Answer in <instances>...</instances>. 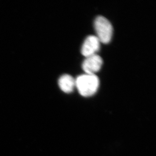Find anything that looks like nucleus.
Wrapping results in <instances>:
<instances>
[{
	"instance_id": "1",
	"label": "nucleus",
	"mask_w": 156,
	"mask_h": 156,
	"mask_svg": "<svg viewBox=\"0 0 156 156\" xmlns=\"http://www.w3.org/2000/svg\"><path fill=\"white\" fill-rule=\"evenodd\" d=\"M75 87L81 96L88 97L93 96L99 87V80L95 74H83L75 80Z\"/></svg>"
},
{
	"instance_id": "4",
	"label": "nucleus",
	"mask_w": 156,
	"mask_h": 156,
	"mask_svg": "<svg viewBox=\"0 0 156 156\" xmlns=\"http://www.w3.org/2000/svg\"><path fill=\"white\" fill-rule=\"evenodd\" d=\"M103 60L100 56L96 54L86 58L83 63V69L88 74H94L100 70Z\"/></svg>"
},
{
	"instance_id": "5",
	"label": "nucleus",
	"mask_w": 156,
	"mask_h": 156,
	"mask_svg": "<svg viewBox=\"0 0 156 156\" xmlns=\"http://www.w3.org/2000/svg\"><path fill=\"white\" fill-rule=\"evenodd\" d=\"M59 86L62 91L66 93L73 91L75 87V80L70 75L64 74L59 78Z\"/></svg>"
},
{
	"instance_id": "3",
	"label": "nucleus",
	"mask_w": 156,
	"mask_h": 156,
	"mask_svg": "<svg viewBox=\"0 0 156 156\" xmlns=\"http://www.w3.org/2000/svg\"><path fill=\"white\" fill-rule=\"evenodd\" d=\"M100 47V41L97 37L90 35L87 37L81 47V52L86 58L96 54Z\"/></svg>"
},
{
	"instance_id": "2",
	"label": "nucleus",
	"mask_w": 156,
	"mask_h": 156,
	"mask_svg": "<svg viewBox=\"0 0 156 156\" xmlns=\"http://www.w3.org/2000/svg\"><path fill=\"white\" fill-rule=\"evenodd\" d=\"M94 27L97 37L100 41L108 44L111 40L113 34V27L110 21L106 18L100 16L95 19Z\"/></svg>"
}]
</instances>
